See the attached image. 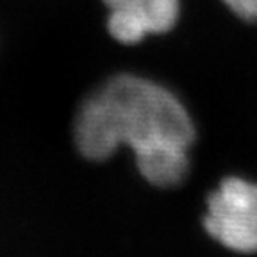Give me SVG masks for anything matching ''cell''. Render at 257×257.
Instances as JSON below:
<instances>
[{
  "label": "cell",
  "mask_w": 257,
  "mask_h": 257,
  "mask_svg": "<svg viewBox=\"0 0 257 257\" xmlns=\"http://www.w3.org/2000/svg\"><path fill=\"white\" fill-rule=\"evenodd\" d=\"M195 123L165 86L140 75H116L89 93L73 123L79 152L105 161L128 147L141 175L157 188H173L189 172Z\"/></svg>",
  "instance_id": "cell-1"
},
{
  "label": "cell",
  "mask_w": 257,
  "mask_h": 257,
  "mask_svg": "<svg viewBox=\"0 0 257 257\" xmlns=\"http://www.w3.org/2000/svg\"><path fill=\"white\" fill-rule=\"evenodd\" d=\"M104 4L109 9V34L123 45L172 31L181 15V0H104Z\"/></svg>",
  "instance_id": "cell-3"
},
{
  "label": "cell",
  "mask_w": 257,
  "mask_h": 257,
  "mask_svg": "<svg viewBox=\"0 0 257 257\" xmlns=\"http://www.w3.org/2000/svg\"><path fill=\"white\" fill-rule=\"evenodd\" d=\"M237 18L245 22H257V0H221Z\"/></svg>",
  "instance_id": "cell-4"
},
{
  "label": "cell",
  "mask_w": 257,
  "mask_h": 257,
  "mask_svg": "<svg viewBox=\"0 0 257 257\" xmlns=\"http://www.w3.org/2000/svg\"><path fill=\"white\" fill-rule=\"evenodd\" d=\"M204 227L213 239L237 253L257 252V184L227 177L207 197Z\"/></svg>",
  "instance_id": "cell-2"
}]
</instances>
